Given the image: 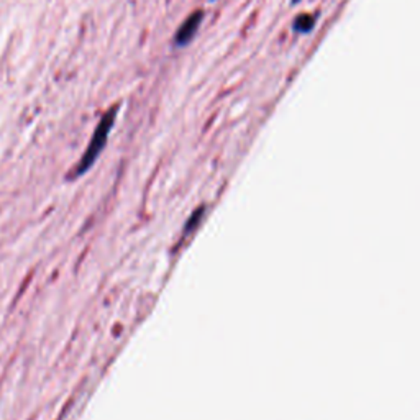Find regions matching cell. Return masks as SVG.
<instances>
[{"label": "cell", "instance_id": "obj_1", "mask_svg": "<svg viewBox=\"0 0 420 420\" xmlns=\"http://www.w3.org/2000/svg\"><path fill=\"white\" fill-rule=\"evenodd\" d=\"M117 112H119V107L115 106L102 117L101 124H99L96 132L92 135V140H90L87 150H85L83 158H81V161L78 162V166H76L74 173H72V178H81V176H84L90 168H92L94 162L97 161V158L101 156L102 150L106 148V143L108 140V135H110L112 126L115 124Z\"/></svg>", "mask_w": 420, "mask_h": 420}, {"label": "cell", "instance_id": "obj_2", "mask_svg": "<svg viewBox=\"0 0 420 420\" xmlns=\"http://www.w3.org/2000/svg\"><path fill=\"white\" fill-rule=\"evenodd\" d=\"M202 20H204V12L202 10H196L191 13V15L184 20V24L180 25V28L174 36L176 47H186V44L191 43L199 28H201Z\"/></svg>", "mask_w": 420, "mask_h": 420}, {"label": "cell", "instance_id": "obj_3", "mask_svg": "<svg viewBox=\"0 0 420 420\" xmlns=\"http://www.w3.org/2000/svg\"><path fill=\"white\" fill-rule=\"evenodd\" d=\"M315 22H317V17L312 15V13H302V15L296 18L292 26H294V31H297V33L307 35L309 31L314 30Z\"/></svg>", "mask_w": 420, "mask_h": 420}, {"label": "cell", "instance_id": "obj_4", "mask_svg": "<svg viewBox=\"0 0 420 420\" xmlns=\"http://www.w3.org/2000/svg\"><path fill=\"white\" fill-rule=\"evenodd\" d=\"M297 2H301V0H292V3H297Z\"/></svg>", "mask_w": 420, "mask_h": 420}, {"label": "cell", "instance_id": "obj_5", "mask_svg": "<svg viewBox=\"0 0 420 420\" xmlns=\"http://www.w3.org/2000/svg\"><path fill=\"white\" fill-rule=\"evenodd\" d=\"M210 2H215V0H210Z\"/></svg>", "mask_w": 420, "mask_h": 420}]
</instances>
